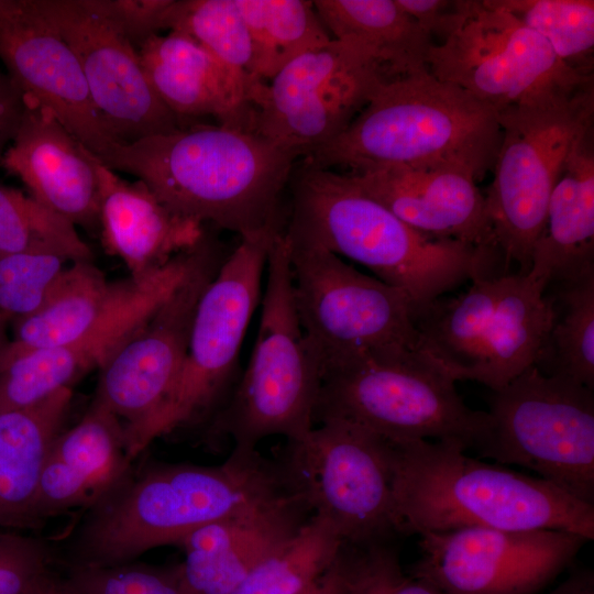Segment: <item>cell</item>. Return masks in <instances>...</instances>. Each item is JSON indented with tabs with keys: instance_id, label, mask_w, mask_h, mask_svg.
<instances>
[{
	"instance_id": "83f0119b",
	"label": "cell",
	"mask_w": 594,
	"mask_h": 594,
	"mask_svg": "<svg viewBox=\"0 0 594 594\" xmlns=\"http://www.w3.org/2000/svg\"><path fill=\"white\" fill-rule=\"evenodd\" d=\"M73 398L65 388L21 409L0 411V529L37 528L33 506L46 454Z\"/></svg>"
},
{
	"instance_id": "e0dca14e",
	"label": "cell",
	"mask_w": 594,
	"mask_h": 594,
	"mask_svg": "<svg viewBox=\"0 0 594 594\" xmlns=\"http://www.w3.org/2000/svg\"><path fill=\"white\" fill-rule=\"evenodd\" d=\"M74 52L94 107L119 144L185 128L153 90L136 48L90 0H36Z\"/></svg>"
},
{
	"instance_id": "9c48e42d",
	"label": "cell",
	"mask_w": 594,
	"mask_h": 594,
	"mask_svg": "<svg viewBox=\"0 0 594 594\" xmlns=\"http://www.w3.org/2000/svg\"><path fill=\"white\" fill-rule=\"evenodd\" d=\"M290 266L299 322L321 370L356 358L426 353L400 289L319 246L290 242Z\"/></svg>"
},
{
	"instance_id": "bcb514c9",
	"label": "cell",
	"mask_w": 594,
	"mask_h": 594,
	"mask_svg": "<svg viewBox=\"0 0 594 594\" xmlns=\"http://www.w3.org/2000/svg\"><path fill=\"white\" fill-rule=\"evenodd\" d=\"M24 594H76L66 578H59L50 570L41 574Z\"/></svg>"
},
{
	"instance_id": "52a82bcc",
	"label": "cell",
	"mask_w": 594,
	"mask_h": 594,
	"mask_svg": "<svg viewBox=\"0 0 594 594\" xmlns=\"http://www.w3.org/2000/svg\"><path fill=\"white\" fill-rule=\"evenodd\" d=\"M327 419L392 441H454L474 451L491 427L488 413L470 408L455 381L427 353L356 358L323 367L314 425Z\"/></svg>"
},
{
	"instance_id": "60d3db41",
	"label": "cell",
	"mask_w": 594,
	"mask_h": 594,
	"mask_svg": "<svg viewBox=\"0 0 594 594\" xmlns=\"http://www.w3.org/2000/svg\"><path fill=\"white\" fill-rule=\"evenodd\" d=\"M53 552L42 538L0 529V594H24L44 572Z\"/></svg>"
},
{
	"instance_id": "7c38bea8",
	"label": "cell",
	"mask_w": 594,
	"mask_h": 594,
	"mask_svg": "<svg viewBox=\"0 0 594 594\" xmlns=\"http://www.w3.org/2000/svg\"><path fill=\"white\" fill-rule=\"evenodd\" d=\"M428 72L468 91L497 117L594 85V77L564 65L496 0H461L458 24L431 47Z\"/></svg>"
},
{
	"instance_id": "d4e9b609",
	"label": "cell",
	"mask_w": 594,
	"mask_h": 594,
	"mask_svg": "<svg viewBox=\"0 0 594 594\" xmlns=\"http://www.w3.org/2000/svg\"><path fill=\"white\" fill-rule=\"evenodd\" d=\"M99 185V231L106 251L122 260L131 277L141 280L205 235L201 222L163 205L141 180L130 183L92 153Z\"/></svg>"
},
{
	"instance_id": "8d00e7d4",
	"label": "cell",
	"mask_w": 594,
	"mask_h": 594,
	"mask_svg": "<svg viewBox=\"0 0 594 594\" xmlns=\"http://www.w3.org/2000/svg\"><path fill=\"white\" fill-rule=\"evenodd\" d=\"M202 45L229 68L253 78V50L238 0H175L169 29Z\"/></svg>"
},
{
	"instance_id": "d6986e66",
	"label": "cell",
	"mask_w": 594,
	"mask_h": 594,
	"mask_svg": "<svg viewBox=\"0 0 594 594\" xmlns=\"http://www.w3.org/2000/svg\"><path fill=\"white\" fill-rule=\"evenodd\" d=\"M0 59L23 97L53 112L99 161L119 144L94 107L74 52L36 0H0Z\"/></svg>"
},
{
	"instance_id": "ee69618b",
	"label": "cell",
	"mask_w": 594,
	"mask_h": 594,
	"mask_svg": "<svg viewBox=\"0 0 594 594\" xmlns=\"http://www.w3.org/2000/svg\"><path fill=\"white\" fill-rule=\"evenodd\" d=\"M23 110V95L10 77L0 72V161L16 133Z\"/></svg>"
},
{
	"instance_id": "ac0fdd59",
	"label": "cell",
	"mask_w": 594,
	"mask_h": 594,
	"mask_svg": "<svg viewBox=\"0 0 594 594\" xmlns=\"http://www.w3.org/2000/svg\"><path fill=\"white\" fill-rule=\"evenodd\" d=\"M224 258L210 237L186 279L100 369L92 403L121 420L123 429L146 420L170 391L185 359L198 301Z\"/></svg>"
},
{
	"instance_id": "5bb4252c",
	"label": "cell",
	"mask_w": 594,
	"mask_h": 594,
	"mask_svg": "<svg viewBox=\"0 0 594 594\" xmlns=\"http://www.w3.org/2000/svg\"><path fill=\"white\" fill-rule=\"evenodd\" d=\"M387 80L363 48L332 38L290 61L262 86L254 132L306 157L339 135Z\"/></svg>"
},
{
	"instance_id": "b9f144b4",
	"label": "cell",
	"mask_w": 594,
	"mask_h": 594,
	"mask_svg": "<svg viewBox=\"0 0 594 594\" xmlns=\"http://www.w3.org/2000/svg\"><path fill=\"white\" fill-rule=\"evenodd\" d=\"M90 3L138 48L169 29L175 0H90Z\"/></svg>"
},
{
	"instance_id": "4dcf8cb0",
	"label": "cell",
	"mask_w": 594,
	"mask_h": 594,
	"mask_svg": "<svg viewBox=\"0 0 594 594\" xmlns=\"http://www.w3.org/2000/svg\"><path fill=\"white\" fill-rule=\"evenodd\" d=\"M504 275L474 277L462 295L441 296L414 314L425 352L455 382L464 381L476 361Z\"/></svg>"
},
{
	"instance_id": "f1b7e54d",
	"label": "cell",
	"mask_w": 594,
	"mask_h": 594,
	"mask_svg": "<svg viewBox=\"0 0 594 594\" xmlns=\"http://www.w3.org/2000/svg\"><path fill=\"white\" fill-rule=\"evenodd\" d=\"M331 38L363 48L391 79L428 70L433 41L397 0H315Z\"/></svg>"
},
{
	"instance_id": "7402d4cb",
	"label": "cell",
	"mask_w": 594,
	"mask_h": 594,
	"mask_svg": "<svg viewBox=\"0 0 594 594\" xmlns=\"http://www.w3.org/2000/svg\"><path fill=\"white\" fill-rule=\"evenodd\" d=\"M0 165L47 209L75 227L99 230V185L91 152L48 109L24 98L21 121Z\"/></svg>"
},
{
	"instance_id": "3957f363",
	"label": "cell",
	"mask_w": 594,
	"mask_h": 594,
	"mask_svg": "<svg viewBox=\"0 0 594 594\" xmlns=\"http://www.w3.org/2000/svg\"><path fill=\"white\" fill-rule=\"evenodd\" d=\"M292 205L285 234L371 270L404 292L414 314L468 279L503 274L496 249L427 237L367 195L350 174L304 161L290 177Z\"/></svg>"
},
{
	"instance_id": "4316f807",
	"label": "cell",
	"mask_w": 594,
	"mask_h": 594,
	"mask_svg": "<svg viewBox=\"0 0 594 594\" xmlns=\"http://www.w3.org/2000/svg\"><path fill=\"white\" fill-rule=\"evenodd\" d=\"M594 266V127L573 146L549 198L529 271L548 284Z\"/></svg>"
},
{
	"instance_id": "1f68e13d",
	"label": "cell",
	"mask_w": 594,
	"mask_h": 594,
	"mask_svg": "<svg viewBox=\"0 0 594 594\" xmlns=\"http://www.w3.org/2000/svg\"><path fill=\"white\" fill-rule=\"evenodd\" d=\"M553 323L536 366L594 391V266L550 282Z\"/></svg>"
},
{
	"instance_id": "836d02e7",
	"label": "cell",
	"mask_w": 594,
	"mask_h": 594,
	"mask_svg": "<svg viewBox=\"0 0 594 594\" xmlns=\"http://www.w3.org/2000/svg\"><path fill=\"white\" fill-rule=\"evenodd\" d=\"M342 540L332 525L312 514L289 539L265 557L231 594H298L334 562Z\"/></svg>"
},
{
	"instance_id": "e575fe53",
	"label": "cell",
	"mask_w": 594,
	"mask_h": 594,
	"mask_svg": "<svg viewBox=\"0 0 594 594\" xmlns=\"http://www.w3.org/2000/svg\"><path fill=\"white\" fill-rule=\"evenodd\" d=\"M36 252L91 261L92 252L68 220L22 190L0 185V254Z\"/></svg>"
},
{
	"instance_id": "f6af8a7d",
	"label": "cell",
	"mask_w": 594,
	"mask_h": 594,
	"mask_svg": "<svg viewBox=\"0 0 594 594\" xmlns=\"http://www.w3.org/2000/svg\"><path fill=\"white\" fill-rule=\"evenodd\" d=\"M549 594H594V572L583 568L574 570Z\"/></svg>"
},
{
	"instance_id": "7dc6e473",
	"label": "cell",
	"mask_w": 594,
	"mask_h": 594,
	"mask_svg": "<svg viewBox=\"0 0 594 594\" xmlns=\"http://www.w3.org/2000/svg\"><path fill=\"white\" fill-rule=\"evenodd\" d=\"M340 582L338 556L331 566L309 587L298 594H337Z\"/></svg>"
},
{
	"instance_id": "8992f818",
	"label": "cell",
	"mask_w": 594,
	"mask_h": 594,
	"mask_svg": "<svg viewBox=\"0 0 594 594\" xmlns=\"http://www.w3.org/2000/svg\"><path fill=\"white\" fill-rule=\"evenodd\" d=\"M262 315L248 367L210 431L233 440L234 449L256 450L283 436L295 442L314 428L321 365L311 349L294 298L290 242L278 232L270 246Z\"/></svg>"
},
{
	"instance_id": "f546056e",
	"label": "cell",
	"mask_w": 594,
	"mask_h": 594,
	"mask_svg": "<svg viewBox=\"0 0 594 594\" xmlns=\"http://www.w3.org/2000/svg\"><path fill=\"white\" fill-rule=\"evenodd\" d=\"M124 280L108 282L91 261L65 267L41 307L12 324V338L0 360L67 345L101 318L120 294Z\"/></svg>"
},
{
	"instance_id": "4fadbf2b",
	"label": "cell",
	"mask_w": 594,
	"mask_h": 594,
	"mask_svg": "<svg viewBox=\"0 0 594 594\" xmlns=\"http://www.w3.org/2000/svg\"><path fill=\"white\" fill-rule=\"evenodd\" d=\"M317 425L289 442L285 468L295 492L332 525L342 543L389 542L400 531L386 440L340 419Z\"/></svg>"
},
{
	"instance_id": "603a6c76",
	"label": "cell",
	"mask_w": 594,
	"mask_h": 594,
	"mask_svg": "<svg viewBox=\"0 0 594 594\" xmlns=\"http://www.w3.org/2000/svg\"><path fill=\"white\" fill-rule=\"evenodd\" d=\"M309 506L297 492L260 508L208 524L182 540L176 566L183 594H231L272 551L307 521Z\"/></svg>"
},
{
	"instance_id": "ab89813d",
	"label": "cell",
	"mask_w": 594,
	"mask_h": 594,
	"mask_svg": "<svg viewBox=\"0 0 594 594\" xmlns=\"http://www.w3.org/2000/svg\"><path fill=\"white\" fill-rule=\"evenodd\" d=\"M66 580L76 594H183L176 568L70 565Z\"/></svg>"
},
{
	"instance_id": "ffe728a7",
	"label": "cell",
	"mask_w": 594,
	"mask_h": 594,
	"mask_svg": "<svg viewBox=\"0 0 594 594\" xmlns=\"http://www.w3.org/2000/svg\"><path fill=\"white\" fill-rule=\"evenodd\" d=\"M136 51L153 90L184 127L209 117L217 124L255 133V100L265 82L229 68L175 30L152 36Z\"/></svg>"
},
{
	"instance_id": "44dd1931",
	"label": "cell",
	"mask_w": 594,
	"mask_h": 594,
	"mask_svg": "<svg viewBox=\"0 0 594 594\" xmlns=\"http://www.w3.org/2000/svg\"><path fill=\"white\" fill-rule=\"evenodd\" d=\"M350 175L367 195L418 232L499 251L485 195L471 172L455 166H391Z\"/></svg>"
},
{
	"instance_id": "cb8c5ba5",
	"label": "cell",
	"mask_w": 594,
	"mask_h": 594,
	"mask_svg": "<svg viewBox=\"0 0 594 594\" xmlns=\"http://www.w3.org/2000/svg\"><path fill=\"white\" fill-rule=\"evenodd\" d=\"M132 462L121 420L91 402L46 454L33 506L36 526L72 509H89L125 481Z\"/></svg>"
},
{
	"instance_id": "c3c4849f",
	"label": "cell",
	"mask_w": 594,
	"mask_h": 594,
	"mask_svg": "<svg viewBox=\"0 0 594 594\" xmlns=\"http://www.w3.org/2000/svg\"><path fill=\"white\" fill-rule=\"evenodd\" d=\"M8 326V320L0 314V355L9 342Z\"/></svg>"
},
{
	"instance_id": "ba28073f",
	"label": "cell",
	"mask_w": 594,
	"mask_h": 594,
	"mask_svg": "<svg viewBox=\"0 0 594 594\" xmlns=\"http://www.w3.org/2000/svg\"><path fill=\"white\" fill-rule=\"evenodd\" d=\"M277 233L241 238L221 263L198 301L185 359L170 391L146 420L123 429L132 461L157 438L207 415L224 396L261 298L268 250Z\"/></svg>"
},
{
	"instance_id": "30bf717a",
	"label": "cell",
	"mask_w": 594,
	"mask_h": 594,
	"mask_svg": "<svg viewBox=\"0 0 594 594\" xmlns=\"http://www.w3.org/2000/svg\"><path fill=\"white\" fill-rule=\"evenodd\" d=\"M491 427L481 458L519 465L594 505V393L536 365L491 391Z\"/></svg>"
},
{
	"instance_id": "2e32d148",
	"label": "cell",
	"mask_w": 594,
	"mask_h": 594,
	"mask_svg": "<svg viewBox=\"0 0 594 594\" xmlns=\"http://www.w3.org/2000/svg\"><path fill=\"white\" fill-rule=\"evenodd\" d=\"M209 234L150 276L124 279L116 300L78 340L0 360V411L36 405L72 385L127 342L186 279L202 257Z\"/></svg>"
},
{
	"instance_id": "6da1fadb",
	"label": "cell",
	"mask_w": 594,
	"mask_h": 594,
	"mask_svg": "<svg viewBox=\"0 0 594 594\" xmlns=\"http://www.w3.org/2000/svg\"><path fill=\"white\" fill-rule=\"evenodd\" d=\"M285 466L234 449L221 464L156 463L92 507L67 543L70 565L112 566L293 493Z\"/></svg>"
},
{
	"instance_id": "8fae6325",
	"label": "cell",
	"mask_w": 594,
	"mask_h": 594,
	"mask_svg": "<svg viewBox=\"0 0 594 594\" xmlns=\"http://www.w3.org/2000/svg\"><path fill=\"white\" fill-rule=\"evenodd\" d=\"M502 139L485 195L505 266L527 273L552 189L578 140L594 127V85L570 96L498 116Z\"/></svg>"
},
{
	"instance_id": "5b68a950",
	"label": "cell",
	"mask_w": 594,
	"mask_h": 594,
	"mask_svg": "<svg viewBox=\"0 0 594 594\" xmlns=\"http://www.w3.org/2000/svg\"><path fill=\"white\" fill-rule=\"evenodd\" d=\"M501 139L493 109L426 70L382 84L339 135L304 161L352 173L455 166L480 180L493 169Z\"/></svg>"
},
{
	"instance_id": "74e56055",
	"label": "cell",
	"mask_w": 594,
	"mask_h": 594,
	"mask_svg": "<svg viewBox=\"0 0 594 594\" xmlns=\"http://www.w3.org/2000/svg\"><path fill=\"white\" fill-rule=\"evenodd\" d=\"M338 564L337 594H443L432 583L405 572L389 542L342 543Z\"/></svg>"
},
{
	"instance_id": "9a60e30c",
	"label": "cell",
	"mask_w": 594,
	"mask_h": 594,
	"mask_svg": "<svg viewBox=\"0 0 594 594\" xmlns=\"http://www.w3.org/2000/svg\"><path fill=\"white\" fill-rule=\"evenodd\" d=\"M590 540L550 529L466 527L419 535L408 573L443 594H537L568 569Z\"/></svg>"
},
{
	"instance_id": "d590c367",
	"label": "cell",
	"mask_w": 594,
	"mask_h": 594,
	"mask_svg": "<svg viewBox=\"0 0 594 594\" xmlns=\"http://www.w3.org/2000/svg\"><path fill=\"white\" fill-rule=\"evenodd\" d=\"M540 35L556 56L585 77L593 76V0H496Z\"/></svg>"
},
{
	"instance_id": "d6a6232c",
	"label": "cell",
	"mask_w": 594,
	"mask_h": 594,
	"mask_svg": "<svg viewBox=\"0 0 594 594\" xmlns=\"http://www.w3.org/2000/svg\"><path fill=\"white\" fill-rule=\"evenodd\" d=\"M238 2L252 42L253 78L258 82H267L297 56L332 40L312 1Z\"/></svg>"
},
{
	"instance_id": "7bdbcfd3",
	"label": "cell",
	"mask_w": 594,
	"mask_h": 594,
	"mask_svg": "<svg viewBox=\"0 0 594 594\" xmlns=\"http://www.w3.org/2000/svg\"><path fill=\"white\" fill-rule=\"evenodd\" d=\"M397 3L435 44L453 31L461 11V0H397Z\"/></svg>"
},
{
	"instance_id": "484cf974",
	"label": "cell",
	"mask_w": 594,
	"mask_h": 594,
	"mask_svg": "<svg viewBox=\"0 0 594 594\" xmlns=\"http://www.w3.org/2000/svg\"><path fill=\"white\" fill-rule=\"evenodd\" d=\"M547 286L530 271L503 276L495 311L465 380L497 391L538 362L553 323Z\"/></svg>"
},
{
	"instance_id": "277c9868",
	"label": "cell",
	"mask_w": 594,
	"mask_h": 594,
	"mask_svg": "<svg viewBox=\"0 0 594 594\" xmlns=\"http://www.w3.org/2000/svg\"><path fill=\"white\" fill-rule=\"evenodd\" d=\"M385 440L403 536L483 527L594 539V505L538 476L471 458L454 441Z\"/></svg>"
},
{
	"instance_id": "7a4b0ae2",
	"label": "cell",
	"mask_w": 594,
	"mask_h": 594,
	"mask_svg": "<svg viewBox=\"0 0 594 594\" xmlns=\"http://www.w3.org/2000/svg\"><path fill=\"white\" fill-rule=\"evenodd\" d=\"M296 160L256 133L202 121L117 144L100 162L135 176L175 213L246 238L284 231Z\"/></svg>"
},
{
	"instance_id": "f35d334b",
	"label": "cell",
	"mask_w": 594,
	"mask_h": 594,
	"mask_svg": "<svg viewBox=\"0 0 594 594\" xmlns=\"http://www.w3.org/2000/svg\"><path fill=\"white\" fill-rule=\"evenodd\" d=\"M65 262L48 253L0 254V314L9 324L41 307L65 270Z\"/></svg>"
}]
</instances>
